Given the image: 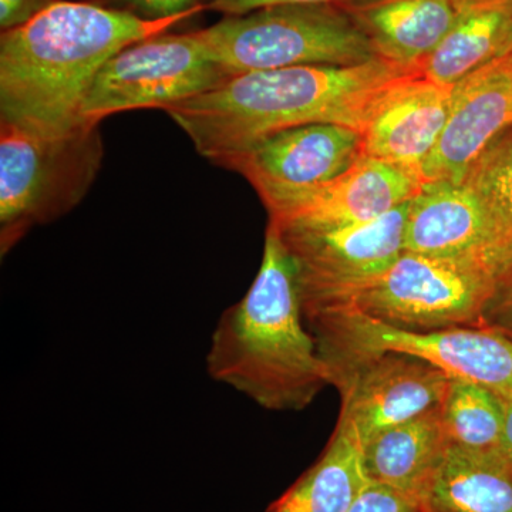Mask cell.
<instances>
[{
    "label": "cell",
    "instance_id": "1",
    "mask_svg": "<svg viewBox=\"0 0 512 512\" xmlns=\"http://www.w3.org/2000/svg\"><path fill=\"white\" fill-rule=\"evenodd\" d=\"M187 18L154 22L97 3L56 0L0 36V123L67 133L82 123L83 101L107 60Z\"/></svg>",
    "mask_w": 512,
    "mask_h": 512
},
{
    "label": "cell",
    "instance_id": "2",
    "mask_svg": "<svg viewBox=\"0 0 512 512\" xmlns=\"http://www.w3.org/2000/svg\"><path fill=\"white\" fill-rule=\"evenodd\" d=\"M406 73L380 57L355 66L244 73L164 111L202 157L225 167L259 138L286 128L333 123L362 133L373 101Z\"/></svg>",
    "mask_w": 512,
    "mask_h": 512
},
{
    "label": "cell",
    "instance_id": "3",
    "mask_svg": "<svg viewBox=\"0 0 512 512\" xmlns=\"http://www.w3.org/2000/svg\"><path fill=\"white\" fill-rule=\"evenodd\" d=\"M207 370L272 412H301L330 384L315 336L303 326L295 262L272 224L251 288L215 326Z\"/></svg>",
    "mask_w": 512,
    "mask_h": 512
},
{
    "label": "cell",
    "instance_id": "4",
    "mask_svg": "<svg viewBox=\"0 0 512 512\" xmlns=\"http://www.w3.org/2000/svg\"><path fill=\"white\" fill-rule=\"evenodd\" d=\"M495 274L474 261L404 251L389 268L349 284L299 289L303 316L350 312L390 328L481 329Z\"/></svg>",
    "mask_w": 512,
    "mask_h": 512
},
{
    "label": "cell",
    "instance_id": "5",
    "mask_svg": "<svg viewBox=\"0 0 512 512\" xmlns=\"http://www.w3.org/2000/svg\"><path fill=\"white\" fill-rule=\"evenodd\" d=\"M100 121L62 134L0 123V252L36 225L63 217L86 197L103 161Z\"/></svg>",
    "mask_w": 512,
    "mask_h": 512
},
{
    "label": "cell",
    "instance_id": "6",
    "mask_svg": "<svg viewBox=\"0 0 512 512\" xmlns=\"http://www.w3.org/2000/svg\"><path fill=\"white\" fill-rule=\"evenodd\" d=\"M197 35L231 76L295 66H355L377 57L342 5L271 6L224 16Z\"/></svg>",
    "mask_w": 512,
    "mask_h": 512
},
{
    "label": "cell",
    "instance_id": "7",
    "mask_svg": "<svg viewBox=\"0 0 512 512\" xmlns=\"http://www.w3.org/2000/svg\"><path fill=\"white\" fill-rule=\"evenodd\" d=\"M323 360L346 355L394 352L419 357L453 379L480 384L512 399V340L493 330L453 328L412 332L390 328L350 312L303 316Z\"/></svg>",
    "mask_w": 512,
    "mask_h": 512
},
{
    "label": "cell",
    "instance_id": "8",
    "mask_svg": "<svg viewBox=\"0 0 512 512\" xmlns=\"http://www.w3.org/2000/svg\"><path fill=\"white\" fill-rule=\"evenodd\" d=\"M231 74L215 62L197 32L160 35L124 47L103 64L83 101V120L136 109L165 110L217 89Z\"/></svg>",
    "mask_w": 512,
    "mask_h": 512
},
{
    "label": "cell",
    "instance_id": "9",
    "mask_svg": "<svg viewBox=\"0 0 512 512\" xmlns=\"http://www.w3.org/2000/svg\"><path fill=\"white\" fill-rule=\"evenodd\" d=\"M342 396L338 426L365 444L376 434L441 409L451 377L419 357L383 352L323 360Z\"/></svg>",
    "mask_w": 512,
    "mask_h": 512
},
{
    "label": "cell",
    "instance_id": "10",
    "mask_svg": "<svg viewBox=\"0 0 512 512\" xmlns=\"http://www.w3.org/2000/svg\"><path fill=\"white\" fill-rule=\"evenodd\" d=\"M419 174L363 156L329 183L305 188L258 187L269 222L278 228H335L376 220L413 200Z\"/></svg>",
    "mask_w": 512,
    "mask_h": 512
},
{
    "label": "cell",
    "instance_id": "11",
    "mask_svg": "<svg viewBox=\"0 0 512 512\" xmlns=\"http://www.w3.org/2000/svg\"><path fill=\"white\" fill-rule=\"evenodd\" d=\"M410 202L376 220L335 228H278L299 289L349 284L379 274L404 252ZM271 224V222H269Z\"/></svg>",
    "mask_w": 512,
    "mask_h": 512
},
{
    "label": "cell",
    "instance_id": "12",
    "mask_svg": "<svg viewBox=\"0 0 512 512\" xmlns=\"http://www.w3.org/2000/svg\"><path fill=\"white\" fill-rule=\"evenodd\" d=\"M512 128V53L453 87L450 116L420 171L423 184L464 183L485 150Z\"/></svg>",
    "mask_w": 512,
    "mask_h": 512
},
{
    "label": "cell",
    "instance_id": "13",
    "mask_svg": "<svg viewBox=\"0 0 512 512\" xmlns=\"http://www.w3.org/2000/svg\"><path fill=\"white\" fill-rule=\"evenodd\" d=\"M453 87L409 72L384 87L367 111L363 156L419 174L450 116Z\"/></svg>",
    "mask_w": 512,
    "mask_h": 512
},
{
    "label": "cell",
    "instance_id": "14",
    "mask_svg": "<svg viewBox=\"0 0 512 512\" xmlns=\"http://www.w3.org/2000/svg\"><path fill=\"white\" fill-rule=\"evenodd\" d=\"M362 157L359 130L315 123L259 138L225 167L244 175L255 188H305L335 180Z\"/></svg>",
    "mask_w": 512,
    "mask_h": 512
},
{
    "label": "cell",
    "instance_id": "15",
    "mask_svg": "<svg viewBox=\"0 0 512 512\" xmlns=\"http://www.w3.org/2000/svg\"><path fill=\"white\" fill-rule=\"evenodd\" d=\"M404 251L480 262L495 274L490 220L467 183L423 184L410 202Z\"/></svg>",
    "mask_w": 512,
    "mask_h": 512
},
{
    "label": "cell",
    "instance_id": "16",
    "mask_svg": "<svg viewBox=\"0 0 512 512\" xmlns=\"http://www.w3.org/2000/svg\"><path fill=\"white\" fill-rule=\"evenodd\" d=\"M466 0H353L343 3L377 57L416 72L450 35Z\"/></svg>",
    "mask_w": 512,
    "mask_h": 512
},
{
    "label": "cell",
    "instance_id": "17",
    "mask_svg": "<svg viewBox=\"0 0 512 512\" xmlns=\"http://www.w3.org/2000/svg\"><path fill=\"white\" fill-rule=\"evenodd\" d=\"M420 505L423 512H512V463L504 453L448 444Z\"/></svg>",
    "mask_w": 512,
    "mask_h": 512
},
{
    "label": "cell",
    "instance_id": "18",
    "mask_svg": "<svg viewBox=\"0 0 512 512\" xmlns=\"http://www.w3.org/2000/svg\"><path fill=\"white\" fill-rule=\"evenodd\" d=\"M448 446L441 409L376 434L362 446L366 477L419 500Z\"/></svg>",
    "mask_w": 512,
    "mask_h": 512
},
{
    "label": "cell",
    "instance_id": "19",
    "mask_svg": "<svg viewBox=\"0 0 512 512\" xmlns=\"http://www.w3.org/2000/svg\"><path fill=\"white\" fill-rule=\"evenodd\" d=\"M511 52L512 0H466L457 25L416 72L454 87Z\"/></svg>",
    "mask_w": 512,
    "mask_h": 512
},
{
    "label": "cell",
    "instance_id": "20",
    "mask_svg": "<svg viewBox=\"0 0 512 512\" xmlns=\"http://www.w3.org/2000/svg\"><path fill=\"white\" fill-rule=\"evenodd\" d=\"M367 481L362 444L336 427L315 466L266 512H348Z\"/></svg>",
    "mask_w": 512,
    "mask_h": 512
},
{
    "label": "cell",
    "instance_id": "21",
    "mask_svg": "<svg viewBox=\"0 0 512 512\" xmlns=\"http://www.w3.org/2000/svg\"><path fill=\"white\" fill-rule=\"evenodd\" d=\"M441 423L448 444L481 453H504L503 399L480 384L451 377Z\"/></svg>",
    "mask_w": 512,
    "mask_h": 512
},
{
    "label": "cell",
    "instance_id": "22",
    "mask_svg": "<svg viewBox=\"0 0 512 512\" xmlns=\"http://www.w3.org/2000/svg\"><path fill=\"white\" fill-rule=\"evenodd\" d=\"M511 130L484 151L464 180L480 198L490 220L495 276L512 266Z\"/></svg>",
    "mask_w": 512,
    "mask_h": 512
},
{
    "label": "cell",
    "instance_id": "23",
    "mask_svg": "<svg viewBox=\"0 0 512 512\" xmlns=\"http://www.w3.org/2000/svg\"><path fill=\"white\" fill-rule=\"evenodd\" d=\"M348 512H423L419 500L389 487L367 481Z\"/></svg>",
    "mask_w": 512,
    "mask_h": 512
},
{
    "label": "cell",
    "instance_id": "24",
    "mask_svg": "<svg viewBox=\"0 0 512 512\" xmlns=\"http://www.w3.org/2000/svg\"><path fill=\"white\" fill-rule=\"evenodd\" d=\"M481 329L512 340V266L495 276L493 292L485 303Z\"/></svg>",
    "mask_w": 512,
    "mask_h": 512
},
{
    "label": "cell",
    "instance_id": "25",
    "mask_svg": "<svg viewBox=\"0 0 512 512\" xmlns=\"http://www.w3.org/2000/svg\"><path fill=\"white\" fill-rule=\"evenodd\" d=\"M110 8L124 10L144 20H167L191 16L205 6L200 0H106Z\"/></svg>",
    "mask_w": 512,
    "mask_h": 512
},
{
    "label": "cell",
    "instance_id": "26",
    "mask_svg": "<svg viewBox=\"0 0 512 512\" xmlns=\"http://www.w3.org/2000/svg\"><path fill=\"white\" fill-rule=\"evenodd\" d=\"M353 0H210L205 8L225 16L244 15L254 10L281 5H343Z\"/></svg>",
    "mask_w": 512,
    "mask_h": 512
},
{
    "label": "cell",
    "instance_id": "27",
    "mask_svg": "<svg viewBox=\"0 0 512 512\" xmlns=\"http://www.w3.org/2000/svg\"><path fill=\"white\" fill-rule=\"evenodd\" d=\"M56 0H0V29L2 32L19 28Z\"/></svg>",
    "mask_w": 512,
    "mask_h": 512
},
{
    "label": "cell",
    "instance_id": "28",
    "mask_svg": "<svg viewBox=\"0 0 512 512\" xmlns=\"http://www.w3.org/2000/svg\"><path fill=\"white\" fill-rule=\"evenodd\" d=\"M503 399V397H501ZM504 430L503 451L512 463V399H503Z\"/></svg>",
    "mask_w": 512,
    "mask_h": 512
},
{
    "label": "cell",
    "instance_id": "29",
    "mask_svg": "<svg viewBox=\"0 0 512 512\" xmlns=\"http://www.w3.org/2000/svg\"><path fill=\"white\" fill-rule=\"evenodd\" d=\"M512 53V52H511Z\"/></svg>",
    "mask_w": 512,
    "mask_h": 512
}]
</instances>
